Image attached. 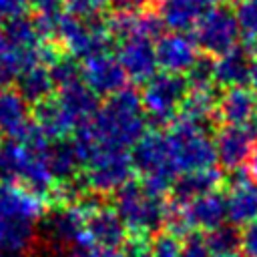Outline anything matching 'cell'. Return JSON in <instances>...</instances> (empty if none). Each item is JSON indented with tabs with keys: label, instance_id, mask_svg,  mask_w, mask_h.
I'll list each match as a JSON object with an SVG mask.
<instances>
[{
	"label": "cell",
	"instance_id": "6da1fadb",
	"mask_svg": "<svg viewBox=\"0 0 257 257\" xmlns=\"http://www.w3.org/2000/svg\"><path fill=\"white\" fill-rule=\"evenodd\" d=\"M88 124L98 145L122 151H126L131 145H137L147 126L139 92L124 86L122 90L110 94L92 120H88Z\"/></svg>",
	"mask_w": 257,
	"mask_h": 257
},
{
	"label": "cell",
	"instance_id": "7a4b0ae2",
	"mask_svg": "<svg viewBox=\"0 0 257 257\" xmlns=\"http://www.w3.org/2000/svg\"><path fill=\"white\" fill-rule=\"evenodd\" d=\"M133 167L143 175V187L163 197L169 189H173V183L177 181V167L171 151V141L167 133H145L139 143L135 145V151L131 155Z\"/></svg>",
	"mask_w": 257,
	"mask_h": 257
},
{
	"label": "cell",
	"instance_id": "3957f363",
	"mask_svg": "<svg viewBox=\"0 0 257 257\" xmlns=\"http://www.w3.org/2000/svg\"><path fill=\"white\" fill-rule=\"evenodd\" d=\"M167 209L169 205L163 197L149 193L133 181L122 185L114 197V213L128 231L141 237L155 233L167 221Z\"/></svg>",
	"mask_w": 257,
	"mask_h": 257
},
{
	"label": "cell",
	"instance_id": "277c9868",
	"mask_svg": "<svg viewBox=\"0 0 257 257\" xmlns=\"http://www.w3.org/2000/svg\"><path fill=\"white\" fill-rule=\"evenodd\" d=\"M209 122H195L177 116L169 135L175 167L179 173H193L211 169L217 161L215 143L209 137Z\"/></svg>",
	"mask_w": 257,
	"mask_h": 257
},
{
	"label": "cell",
	"instance_id": "5b68a950",
	"mask_svg": "<svg viewBox=\"0 0 257 257\" xmlns=\"http://www.w3.org/2000/svg\"><path fill=\"white\" fill-rule=\"evenodd\" d=\"M187 94H189L187 78L169 72L155 74L143 90L141 96L143 110L151 120L159 124L169 122L181 110V104L187 98Z\"/></svg>",
	"mask_w": 257,
	"mask_h": 257
},
{
	"label": "cell",
	"instance_id": "8992f818",
	"mask_svg": "<svg viewBox=\"0 0 257 257\" xmlns=\"http://www.w3.org/2000/svg\"><path fill=\"white\" fill-rule=\"evenodd\" d=\"M84 167H86V177H84L86 187L100 193L118 191L122 185L128 183L131 173L135 169L131 155L126 151L104 145H98L92 151Z\"/></svg>",
	"mask_w": 257,
	"mask_h": 257
},
{
	"label": "cell",
	"instance_id": "52a82bcc",
	"mask_svg": "<svg viewBox=\"0 0 257 257\" xmlns=\"http://www.w3.org/2000/svg\"><path fill=\"white\" fill-rule=\"evenodd\" d=\"M239 34L241 28L235 18V12L227 6L209 8L195 26L197 46H201L207 54H213L217 58L237 46Z\"/></svg>",
	"mask_w": 257,
	"mask_h": 257
},
{
	"label": "cell",
	"instance_id": "ba28073f",
	"mask_svg": "<svg viewBox=\"0 0 257 257\" xmlns=\"http://www.w3.org/2000/svg\"><path fill=\"white\" fill-rule=\"evenodd\" d=\"M175 213L183 221L185 229L191 233L193 229H203V231H215L227 221V203L225 197L217 191L207 193L203 197H197L187 203H177L173 205Z\"/></svg>",
	"mask_w": 257,
	"mask_h": 257
},
{
	"label": "cell",
	"instance_id": "9c48e42d",
	"mask_svg": "<svg viewBox=\"0 0 257 257\" xmlns=\"http://www.w3.org/2000/svg\"><path fill=\"white\" fill-rule=\"evenodd\" d=\"M195 38H191L185 32H171L159 38L155 46V56H157V66H161L169 74H179L189 72L195 62L199 60V50H197Z\"/></svg>",
	"mask_w": 257,
	"mask_h": 257
},
{
	"label": "cell",
	"instance_id": "30bf717a",
	"mask_svg": "<svg viewBox=\"0 0 257 257\" xmlns=\"http://www.w3.org/2000/svg\"><path fill=\"white\" fill-rule=\"evenodd\" d=\"M80 74H82V82L98 96V94H114L118 90L124 88V80L126 74L118 62L116 56L106 54H98L92 58H86L80 64Z\"/></svg>",
	"mask_w": 257,
	"mask_h": 257
},
{
	"label": "cell",
	"instance_id": "8fae6325",
	"mask_svg": "<svg viewBox=\"0 0 257 257\" xmlns=\"http://www.w3.org/2000/svg\"><path fill=\"white\" fill-rule=\"evenodd\" d=\"M116 58H118L126 78H131L135 82H149L157 74L155 46L145 36H131V38L120 40Z\"/></svg>",
	"mask_w": 257,
	"mask_h": 257
},
{
	"label": "cell",
	"instance_id": "7c38bea8",
	"mask_svg": "<svg viewBox=\"0 0 257 257\" xmlns=\"http://www.w3.org/2000/svg\"><path fill=\"white\" fill-rule=\"evenodd\" d=\"M215 155L221 167L237 171L245 161H249L253 151V133L247 126H223L215 137Z\"/></svg>",
	"mask_w": 257,
	"mask_h": 257
},
{
	"label": "cell",
	"instance_id": "4fadbf2b",
	"mask_svg": "<svg viewBox=\"0 0 257 257\" xmlns=\"http://www.w3.org/2000/svg\"><path fill=\"white\" fill-rule=\"evenodd\" d=\"M227 203V219L233 227L249 225L257 219V181L237 175L231 181L229 195L225 197Z\"/></svg>",
	"mask_w": 257,
	"mask_h": 257
},
{
	"label": "cell",
	"instance_id": "5bb4252c",
	"mask_svg": "<svg viewBox=\"0 0 257 257\" xmlns=\"http://www.w3.org/2000/svg\"><path fill=\"white\" fill-rule=\"evenodd\" d=\"M86 233L90 235L94 247L100 249H118L126 241V227L118 219V215L110 209H98L86 219L84 225Z\"/></svg>",
	"mask_w": 257,
	"mask_h": 257
},
{
	"label": "cell",
	"instance_id": "9a60e30c",
	"mask_svg": "<svg viewBox=\"0 0 257 257\" xmlns=\"http://www.w3.org/2000/svg\"><path fill=\"white\" fill-rule=\"evenodd\" d=\"M211 6L205 0H159V18L163 26L175 32H187L195 28L201 16Z\"/></svg>",
	"mask_w": 257,
	"mask_h": 257
},
{
	"label": "cell",
	"instance_id": "2e32d148",
	"mask_svg": "<svg viewBox=\"0 0 257 257\" xmlns=\"http://www.w3.org/2000/svg\"><path fill=\"white\" fill-rule=\"evenodd\" d=\"M56 98L62 104V108L66 110V114L72 118L76 128L86 124L88 120H92V116L98 112V98L82 80L60 88Z\"/></svg>",
	"mask_w": 257,
	"mask_h": 257
},
{
	"label": "cell",
	"instance_id": "e0dca14e",
	"mask_svg": "<svg viewBox=\"0 0 257 257\" xmlns=\"http://www.w3.org/2000/svg\"><path fill=\"white\" fill-rule=\"evenodd\" d=\"M255 112H257V96L251 88L245 86L227 88L219 102V114L231 126H245L247 122L253 120Z\"/></svg>",
	"mask_w": 257,
	"mask_h": 257
},
{
	"label": "cell",
	"instance_id": "ac0fdd59",
	"mask_svg": "<svg viewBox=\"0 0 257 257\" xmlns=\"http://www.w3.org/2000/svg\"><path fill=\"white\" fill-rule=\"evenodd\" d=\"M249 52L245 48H233L213 62V82L225 88H235L249 78Z\"/></svg>",
	"mask_w": 257,
	"mask_h": 257
},
{
	"label": "cell",
	"instance_id": "d6986e66",
	"mask_svg": "<svg viewBox=\"0 0 257 257\" xmlns=\"http://www.w3.org/2000/svg\"><path fill=\"white\" fill-rule=\"evenodd\" d=\"M223 181L221 171L217 169H205V171H193V173H183V177H177L173 183V193L177 203H187L197 197H203L207 193L217 191L219 183Z\"/></svg>",
	"mask_w": 257,
	"mask_h": 257
},
{
	"label": "cell",
	"instance_id": "ffe728a7",
	"mask_svg": "<svg viewBox=\"0 0 257 257\" xmlns=\"http://www.w3.org/2000/svg\"><path fill=\"white\" fill-rule=\"evenodd\" d=\"M46 163H48V171H50L52 179H58L60 183H64V181H70L76 177V169L80 165V159L76 155L72 141L56 139L48 147Z\"/></svg>",
	"mask_w": 257,
	"mask_h": 257
},
{
	"label": "cell",
	"instance_id": "44dd1931",
	"mask_svg": "<svg viewBox=\"0 0 257 257\" xmlns=\"http://www.w3.org/2000/svg\"><path fill=\"white\" fill-rule=\"evenodd\" d=\"M28 122V106L18 90L0 88V133L16 137Z\"/></svg>",
	"mask_w": 257,
	"mask_h": 257
},
{
	"label": "cell",
	"instance_id": "7402d4cb",
	"mask_svg": "<svg viewBox=\"0 0 257 257\" xmlns=\"http://www.w3.org/2000/svg\"><path fill=\"white\" fill-rule=\"evenodd\" d=\"M16 84H18V94L30 102H40V100L48 98L54 90V82L50 78V72L42 64L24 70L16 78Z\"/></svg>",
	"mask_w": 257,
	"mask_h": 257
},
{
	"label": "cell",
	"instance_id": "603a6c76",
	"mask_svg": "<svg viewBox=\"0 0 257 257\" xmlns=\"http://www.w3.org/2000/svg\"><path fill=\"white\" fill-rule=\"evenodd\" d=\"M215 108V94L213 88H203V90H191L187 98L181 104L179 116L195 120V122H209L211 114Z\"/></svg>",
	"mask_w": 257,
	"mask_h": 257
},
{
	"label": "cell",
	"instance_id": "cb8c5ba5",
	"mask_svg": "<svg viewBox=\"0 0 257 257\" xmlns=\"http://www.w3.org/2000/svg\"><path fill=\"white\" fill-rule=\"evenodd\" d=\"M48 72H50L54 86H58V88H64V86H70V84L82 80L80 64L76 62L74 56H56L52 60V66L48 68Z\"/></svg>",
	"mask_w": 257,
	"mask_h": 257
},
{
	"label": "cell",
	"instance_id": "d4e9b609",
	"mask_svg": "<svg viewBox=\"0 0 257 257\" xmlns=\"http://www.w3.org/2000/svg\"><path fill=\"white\" fill-rule=\"evenodd\" d=\"M205 243L211 253L227 255V253H235V249L241 245V235L237 233V229L233 225H221L219 229L211 231L205 237Z\"/></svg>",
	"mask_w": 257,
	"mask_h": 257
},
{
	"label": "cell",
	"instance_id": "484cf974",
	"mask_svg": "<svg viewBox=\"0 0 257 257\" xmlns=\"http://www.w3.org/2000/svg\"><path fill=\"white\" fill-rule=\"evenodd\" d=\"M241 32L247 36L249 42L257 40V0H241L235 12Z\"/></svg>",
	"mask_w": 257,
	"mask_h": 257
},
{
	"label": "cell",
	"instance_id": "4316f807",
	"mask_svg": "<svg viewBox=\"0 0 257 257\" xmlns=\"http://www.w3.org/2000/svg\"><path fill=\"white\" fill-rule=\"evenodd\" d=\"M183 243L173 233H159L151 241V257H179Z\"/></svg>",
	"mask_w": 257,
	"mask_h": 257
},
{
	"label": "cell",
	"instance_id": "83f0119b",
	"mask_svg": "<svg viewBox=\"0 0 257 257\" xmlns=\"http://www.w3.org/2000/svg\"><path fill=\"white\" fill-rule=\"evenodd\" d=\"M179 257H211V251L205 243V237L191 233L187 237V241L181 247V255Z\"/></svg>",
	"mask_w": 257,
	"mask_h": 257
},
{
	"label": "cell",
	"instance_id": "f1b7e54d",
	"mask_svg": "<svg viewBox=\"0 0 257 257\" xmlns=\"http://www.w3.org/2000/svg\"><path fill=\"white\" fill-rule=\"evenodd\" d=\"M110 0H68V12L76 16H90L96 14Z\"/></svg>",
	"mask_w": 257,
	"mask_h": 257
},
{
	"label": "cell",
	"instance_id": "f546056e",
	"mask_svg": "<svg viewBox=\"0 0 257 257\" xmlns=\"http://www.w3.org/2000/svg\"><path fill=\"white\" fill-rule=\"evenodd\" d=\"M122 247H124L122 249V255L124 257H151V241H147L141 235L124 241Z\"/></svg>",
	"mask_w": 257,
	"mask_h": 257
},
{
	"label": "cell",
	"instance_id": "4dcf8cb0",
	"mask_svg": "<svg viewBox=\"0 0 257 257\" xmlns=\"http://www.w3.org/2000/svg\"><path fill=\"white\" fill-rule=\"evenodd\" d=\"M241 247L247 257H257V219L245 225L241 233Z\"/></svg>",
	"mask_w": 257,
	"mask_h": 257
},
{
	"label": "cell",
	"instance_id": "1f68e13d",
	"mask_svg": "<svg viewBox=\"0 0 257 257\" xmlns=\"http://www.w3.org/2000/svg\"><path fill=\"white\" fill-rule=\"evenodd\" d=\"M26 0H0V22H6L18 14H22V8L26 6Z\"/></svg>",
	"mask_w": 257,
	"mask_h": 257
},
{
	"label": "cell",
	"instance_id": "d6a6232c",
	"mask_svg": "<svg viewBox=\"0 0 257 257\" xmlns=\"http://www.w3.org/2000/svg\"><path fill=\"white\" fill-rule=\"evenodd\" d=\"M26 2L32 4L34 8H38L40 14L54 12V10H58V4H60V0H26Z\"/></svg>",
	"mask_w": 257,
	"mask_h": 257
},
{
	"label": "cell",
	"instance_id": "836d02e7",
	"mask_svg": "<svg viewBox=\"0 0 257 257\" xmlns=\"http://www.w3.org/2000/svg\"><path fill=\"white\" fill-rule=\"evenodd\" d=\"M90 257H124L122 251L118 249H100V247H94Z\"/></svg>",
	"mask_w": 257,
	"mask_h": 257
},
{
	"label": "cell",
	"instance_id": "e575fe53",
	"mask_svg": "<svg viewBox=\"0 0 257 257\" xmlns=\"http://www.w3.org/2000/svg\"><path fill=\"white\" fill-rule=\"evenodd\" d=\"M247 82L251 84V90L257 96V60H253L251 66H249V78H247Z\"/></svg>",
	"mask_w": 257,
	"mask_h": 257
},
{
	"label": "cell",
	"instance_id": "d590c367",
	"mask_svg": "<svg viewBox=\"0 0 257 257\" xmlns=\"http://www.w3.org/2000/svg\"><path fill=\"white\" fill-rule=\"evenodd\" d=\"M249 165H251V173L257 181V143L253 145V151H251V157H249Z\"/></svg>",
	"mask_w": 257,
	"mask_h": 257
},
{
	"label": "cell",
	"instance_id": "8d00e7d4",
	"mask_svg": "<svg viewBox=\"0 0 257 257\" xmlns=\"http://www.w3.org/2000/svg\"><path fill=\"white\" fill-rule=\"evenodd\" d=\"M251 124H253V135H257V112H255V116H253V120H251Z\"/></svg>",
	"mask_w": 257,
	"mask_h": 257
}]
</instances>
